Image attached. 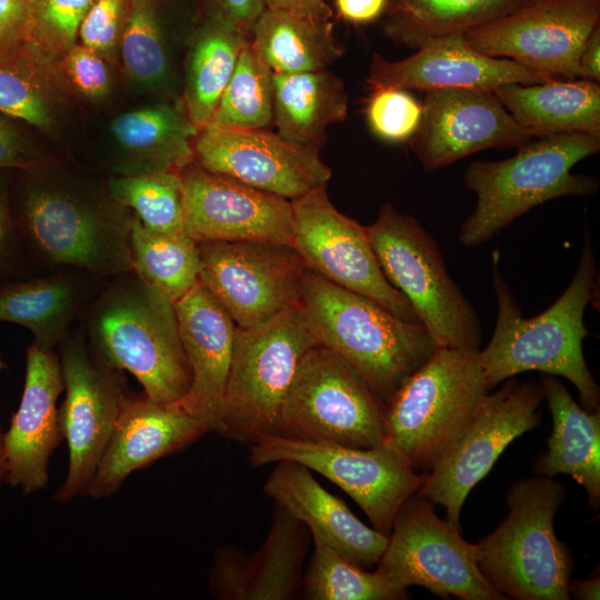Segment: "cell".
<instances>
[{"label":"cell","mask_w":600,"mask_h":600,"mask_svg":"<svg viewBox=\"0 0 600 600\" xmlns=\"http://www.w3.org/2000/svg\"><path fill=\"white\" fill-rule=\"evenodd\" d=\"M499 252L493 253V289L497 302L496 324L488 344L480 350L489 391L500 382L527 371L568 379L578 390L584 409L596 411L600 389L582 351L588 336L583 322L593 298L597 264L589 230L577 269L562 294L543 312L524 317L498 270Z\"/></svg>","instance_id":"cell-1"},{"label":"cell","mask_w":600,"mask_h":600,"mask_svg":"<svg viewBox=\"0 0 600 600\" xmlns=\"http://www.w3.org/2000/svg\"><path fill=\"white\" fill-rule=\"evenodd\" d=\"M87 334L92 353L131 373L151 399L176 403L188 392L191 369L174 302L134 272L117 276L93 302Z\"/></svg>","instance_id":"cell-2"},{"label":"cell","mask_w":600,"mask_h":600,"mask_svg":"<svg viewBox=\"0 0 600 600\" xmlns=\"http://www.w3.org/2000/svg\"><path fill=\"white\" fill-rule=\"evenodd\" d=\"M299 303L317 343L351 364L384 404L437 349L422 323L399 319L308 269Z\"/></svg>","instance_id":"cell-3"},{"label":"cell","mask_w":600,"mask_h":600,"mask_svg":"<svg viewBox=\"0 0 600 600\" xmlns=\"http://www.w3.org/2000/svg\"><path fill=\"white\" fill-rule=\"evenodd\" d=\"M599 151L598 137L560 133L530 140L504 160L471 162L463 184L477 196V203L460 226L459 241L474 248L549 200L596 193L599 179L573 174L571 169Z\"/></svg>","instance_id":"cell-4"},{"label":"cell","mask_w":600,"mask_h":600,"mask_svg":"<svg viewBox=\"0 0 600 600\" xmlns=\"http://www.w3.org/2000/svg\"><path fill=\"white\" fill-rule=\"evenodd\" d=\"M488 393L479 350L437 347L386 404L383 444L429 472L462 437Z\"/></svg>","instance_id":"cell-5"},{"label":"cell","mask_w":600,"mask_h":600,"mask_svg":"<svg viewBox=\"0 0 600 600\" xmlns=\"http://www.w3.org/2000/svg\"><path fill=\"white\" fill-rule=\"evenodd\" d=\"M132 217L111 194L101 199L40 182L23 194L13 221L20 256L26 250L42 262L103 279L132 271Z\"/></svg>","instance_id":"cell-6"},{"label":"cell","mask_w":600,"mask_h":600,"mask_svg":"<svg viewBox=\"0 0 600 600\" xmlns=\"http://www.w3.org/2000/svg\"><path fill=\"white\" fill-rule=\"evenodd\" d=\"M564 498L552 477L514 481L506 493L507 517L476 543L479 570L507 599H570L572 561L553 527Z\"/></svg>","instance_id":"cell-7"},{"label":"cell","mask_w":600,"mask_h":600,"mask_svg":"<svg viewBox=\"0 0 600 600\" xmlns=\"http://www.w3.org/2000/svg\"><path fill=\"white\" fill-rule=\"evenodd\" d=\"M367 232L386 278L410 302L437 347L479 350L480 319L419 221L387 202Z\"/></svg>","instance_id":"cell-8"},{"label":"cell","mask_w":600,"mask_h":600,"mask_svg":"<svg viewBox=\"0 0 600 600\" xmlns=\"http://www.w3.org/2000/svg\"><path fill=\"white\" fill-rule=\"evenodd\" d=\"M314 344L300 303L259 327H237L214 432L241 443L277 434L281 408L298 364Z\"/></svg>","instance_id":"cell-9"},{"label":"cell","mask_w":600,"mask_h":600,"mask_svg":"<svg viewBox=\"0 0 600 600\" xmlns=\"http://www.w3.org/2000/svg\"><path fill=\"white\" fill-rule=\"evenodd\" d=\"M277 434L316 443L379 447L386 438V404L341 356L317 343L298 364Z\"/></svg>","instance_id":"cell-10"},{"label":"cell","mask_w":600,"mask_h":600,"mask_svg":"<svg viewBox=\"0 0 600 600\" xmlns=\"http://www.w3.org/2000/svg\"><path fill=\"white\" fill-rule=\"evenodd\" d=\"M460 530L414 493L400 507L376 570L404 588L423 587L444 599L506 600L479 570L477 544Z\"/></svg>","instance_id":"cell-11"},{"label":"cell","mask_w":600,"mask_h":600,"mask_svg":"<svg viewBox=\"0 0 600 600\" xmlns=\"http://www.w3.org/2000/svg\"><path fill=\"white\" fill-rule=\"evenodd\" d=\"M281 460L301 463L337 484L363 510L372 528L389 536L403 502L417 493L427 472L417 473L389 447L353 448L267 434L250 443L259 467Z\"/></svg>","instance_id":"cell-12"},{"label":"cell","mask_w":600,"mask_h":600,"mask_svg":"<svg viewBox=\"0 0 600 600\" xmlns=\"http://www.w3.org/2000/svg\"><path fill=\"white\" fill-rule=\"evenodd\" d=\"M199 283L240 329L259 327L299 303L303 259L291 244L200 241Z\"/></svg>","instance_id":"cell-13"},{"label":"cell","mask_w":600,"mask_h":600,"mask_svg":"<svg viewBox=\"0 0 600 600\" xmlns=\"http://www.w3.org/2000/svg\"><path fill=\"white\" fill-rule=\"evenodd\" d=\"M58 348L66 391L59 423L69 462L53 499L66 503L84 496L129 392L122 371L98 359L77 332H69Z\"/></svg>","instance_id":"cell-14"},{"label":"cell","mask_w":600,"mask_h":600,"mask_svg":"<svg viewBox=\"0 0 600 600\" xmlns=\"http://www.w3.org/2000/svg\"><path fill=\"white\" fill-rule=\"evenodd\" d=\"M326 189L319 187L291 201L292 246L306 268L368 297L399 319L421 323L407 298L386 278L367 227L341 213Z\"/></svg>","instance_id":"cell-15"},{"label":"cell","mask_w":600,"mask_h":600,"mask_svg":"<svg viewBox=\"0 0 600 600\" xmlns=\"http://www.w3.org/2000/svg\"><path fill=\"white\" fill-rule=\"evenodd\" d=\"M543 399L540 382L507 379L501 389L487 394L462 437L426 473L417 493L442 506L447 520L461 529L460 514L468 494L516 438L539 424L538 408Z\"/></svg>","instance_id":"cell-16"},{"label":"cell","mask_w":600,"mask_h":600,"mask_svg":"<svg viewBox=\"0 0 600 600\" xmlns=\"http://www.w3.org/2000/svg\"><path fill=\"white\" fill-rule=\"evenodd\" d=\"M599 24L600 0H529L463 36L486 56L573 80L587 39Z\"/></svg>","instance_id":"cell-17"},{"label":"cell","mask_w":600,"mask_h":600,"mask_svg":"<svg viewBox=\"0 0 600 600\" xmlns=\"http://www.w3.org/2000/svg\"><path fill=\"white\" fill-rule=\"evenodd\" d=\"M184 232L194 241H262L292 246L291 201L196 161L180 171Z\"/></svg>","instance_id":"cell-18"},{"label":"cell","mask_w":600,"mask_h":600,"mask_svg":"<svg viewBox=\"0 0 600 600\" xmlns=\"http://www.w3.org/2000/svg\"><path fill=\"white\" fill-rule=\"evenodd\" d=\"M194 161L290 201L327 186L330 168L319 149L290 142L268 129L207 126L193 142Z\"/></svg>","instance_id":"cell-19"},{"label":"cell","mask_w":600,"mask_h":600,"mask_svg":"<svg viewBox=\"0 0 600 600\" xmlns=\"http://www.w3.org/2000/svg\"><path fill=\"white\" fill-rule=\"evenodd\" d=\"M421 104V122L409 143L426 171L478 151L519 147L533 138L491 90L432 89L426 91Z\"/></svg>","instance_id":"cell-20"},{"label":"cell","mask_w":600,"mask_h":600,"mask_svg":"<svg viewBox=\"0 0 600 600\" xmlns=\"http://www.w3.org/2000/svg\"><path fill=\"white\" fill-rule=\"evenodd\" d=\"M63 389L59 356L32 341L26 352L22 397L2 434L6 482L24 494L48 483L50 458L63 440L57 407Z\"/></svg>","instance_id":"cell-21"},{"label":"cell","mask_w":600,"mask_h":600,"mask_svg":"<svg viewBox=\"0 0 600 600\" xmlns=\"http://www.w3.org/2000/svg\"><path fill=\"white\" fill-rule=\"evenodd\" d=\"M310 536L303 522L274 503L269 533L258 550L224 546L214 551L209 570L212 598L294 599L301 592Z\"/></svg>","instance_id":"cell-22"},{"label":"cell","mask_w":600,"mask_h":600,"mask_svg":"<svg viewBox=\"0 0 600 600\" xmlns=\"http://www.w3.org/2000/svg\"><path fill=\"white\" fill-rule=\"evenodd\" d=\"M417 49L398 61L374 53L367 84L371 89L478 88L494 91L509 83L533 84L556 79L513 60L486 56L471 48L463 33L429 39Z\"/></svg>","instance_id":"cell-23"},{"label":"cell","mask_w":600,"mask_h":600,"mask_svg":"<svg viewBox=\"0 0 600 600\" xmlns=\"http://www.w3.org/2000/svg\"><path fill=\"white\" fill-rule=\"evenodd\" d=\"M207 432L177 404L156 401L146 393H129L84 496H112L133 471L183 449Z\"/></svg>","instance_id":"cell-24"},{"label":"cell","mask_w":600,"mask_h":600,"mask_svg":"<svg viewBox=\"0 0 600 600\" xmlns=\"http://www.w3.org/2000/svg\"><path fill=\"white\" fill-rule=\"evenodd\" d=\"M179 332L191 369V384L176 402L208 431L218 428L237 326L198 282L176 303Z\"/></svg>","instance_id":"cell-25"},{"label":"cell","mask_w":600,"mask_h":600,"mask_svg":"<svg viewBox=\"0 0 600 600\" xmlns=\"http://www.w3.org/2000/svg\"><path fill=\"white\" fill-rule=\"evenodd\" d=\"M262 490L303 522L312 538L322 540L353 563L369 569L379 562L388 536L359 520L306 466L289 460L276 462Z\"/></svg>","instance_id":"cell-26"},{"label":"cell","mask_w":600,"mask_h":600,"mask_svg":"<svg viewBox=\"0 0 600 600\" xmlns=\"http://www.w3.org/2000/svg\"><path fill=\"white\" fill-rule=\"evenodd\" d=\"M552 416L548 449L534 463L536 474L571 476L580 483L589 504H600V410L581 408L564 384L552 374L540 382Z\"/></svg>","instance_id":"cell-27"},{"label":"cell","mask_w":600,"mask_h":600,"mask_svg":"<svg viewBox=\"0 0 600 600\" xmlns=\"http://www.w3.org/2000/svg\"><path fill=\"white\" fill-rule=\"evenodd\" d=\"M111 133L126 153L119 176L178 171L194 161L199 130L182 103H159L123 112L111 123Z\"/></svg>","instance_id":"cell-28"},{"label":"cell","mask_w":600,"mask_h":600,"mask_svg":"<svg viewBox=\"0 0 600 600\" xmlns=\"http://www.w3.org/2000/svg\"><path fill=\"white\" fill-rule=\"evenodd\" d=\"M514 120L533 138L586 133L600 138V86L590 80L509 83L494 90Z\"/></svg>","instance_id":"cell-29"},{"label":"cell","mask_w":600,"mask_h":600,"mask_svg":"<svg viewBox=\"0 0 600 600\" xmlns=\"http://www.w3.org/2000/svg\"><path fill=\"white\" fill-rule=\"evenodd\" d=\"M81 271L0 283V321L27 328L34 342L54 349L68 336L69 327L90 292L91 279Z\"/></svg>","instance_id":"cell-30"},{"label":"cell","mask_w":600,"mask_h":600,"mask_svg":"<svg viewBox=\"0 0 600 600\" xmlns=\"http://www.w3.org/2000/svg\"><path fill=\"white\" fill-rule=\"evenodd\" d=\"M347 114L344 83L327 69L273 73V122L286 140L320 150L328 127Z\"/></svg>","instance_id":"cell-31"},{"label":"cell","mask_w":600,"mask_h":600,"mask_svg":"<svg viewBox=\"0 0 600 600\" xmlns=\"http://www.w3.org/2000/svg\"><path fill=\"white\" fill-rule=\"evenodd\" d=\"M251 41L273 73L326 70L344 53L329 18L264 8Z\"/></svg>","instance_id":"cell-32"},{"label":"cell","mask_w":600,"mask_h":600,"mask_svg":"<svg viewBox=\"0 0 600 600\" xmlns=\"http://www.w3.org/2000/svg\"><path fill=\"white\" fill-rule=\"evenodd\" d=\"M250 37L211 14L196 33L187 61L182 106L194 127H207Z\"/></svg>","instance_id":"cell-33"},{"label":"cell","mask_w":600,"mask_h":600,"mask_svg":"<svg viewBox=\"0 0 600 600\" xmlns=\"http://www.w3.org/2000/svg\"><path fill=\"white\" fill-rule=\"evenodd\" d=\"M529 0H387L381 29L391 40L418 48L424 41L506 16Z\"/></svg>","instance_id":"cell-34"},{"label":"cell","mask_w":600,"mask_h":600,"mask_svg":"<svg viewBox=\"0 0 600 600\" xmlns=\"http://www.w3.org/2000/svg\"><path fill=\"white\" fill-rule=\"evenodd\" d=\"M56 61L31 42L0 50V112L39 129L54 121Z\"/></svg>","instance_id":"cell-35"},{"label":"cell","mask_w":600,"mask_h":600,"mask_svg":"<svg viewBox=\"0 0 600 600\" xmlns=\"http://www.w3.org/2000/svg\"><path fill=\"white\" fill-rule=\"evenodd\" d=\"M130 257L132 272L174 303L199 282L201 260L197 241L186 233L148 229L134 214Z\"/></svg>","instance_id":"cell-36"},{"label":"cell","mask_w":600,"mask_h":600,"mask_svg":"<svg viewBox=\"0 0 600 600\" xmlns=\"http://www.w3.org/2000/svg\"><path fill=\"white\" fill-rule=\"evenodd\" d=\"M314 548L303 571L301 593L308 600H403L408 588L377 570L353 563L332 547L312 538Z\"/></svg>","instance_id":"cell-37"},{"label":"cell","mask_w":600,"mask_h":600,"mask_svg":"<svg viewBox=\"0 0 600 600\" xmlns=\"http://www.w3.org/2000/svg\"><path fill=\"white\" fill-rule=\"evenodd\" d=\"M272 121L273 72L250 38L208 126L253 130L267 129Z\"/></svg>","instance_id":"cell-38"},{"label":"cell","mask_w":600,"mask_h":600,"mask_svg":"<svg viewBox=\"0 0 600 600\" xmlns=\"http://www.w3.org/2000/svg\"><path fill=\"white\" fill-rule=\"evenodd\" d=\"M111 197L134 216L148 229L183 234V192L180 172L113 176L107 183Z\"/></svg>","instance_id":"cell-39"},{"label":"cell","mask_w":600,"mask_h":600,"mask_svg":"<svg viewBox=\"0 0 600 600\" xmlns=\"http://www.w3.org/2000/svg\"><path fill=\"white\" fill-rule=\"evenodd\" d=\"M119 47L131 79L147 86L164 81L169 62L156 0H127Z\"/></svg>","instance_id":"cell-40"},{"label":"cell","mask_w":600,"mask_h":600,"mask_svg":"<svg viewBox=\"0 0 600 600\" xmlns=\"http://www.w3.org/2000/svg\"><path fill=\"white\" fill-rule=\"evenodd\" d=\"M28 41L59 61L77 44L80 26L94 0H27Z\"/></svg>","instance_id":"cell-41"},{"label":"cell","mask_w":600,"mask_h":600,"mask_svg":"<svg viewBox=\"0 0 600 600\" xmlns=\"http://www.w3.org/2000/svg\"><path fill=\"white\" fill-rule=\"evenodd\" d=\"M371 132L387 142L409 141L422 118V104L406 89H372L366 108Z\"/></svg>","instance_id":"cell-42"},{"label":"cell","mask_w":600,"mask_h":600,"mask_svg":"<svg viewBox=\"0 0 600 600\" xmlns=\"http://www.w3.org/2000/svg\"><path fill=\"white\" fill-rule=\"evenodd\" d=\"M127 0H94L86 14L78 39L104 59H110L119 44Z\"/></svg>","instance_id":"cell-43"},{"label":"cell","mask_w":600,"mask_h":600,"mask_svg":"<svg viewBox=\"0 0 600 600\" xmlns=\"http://www.w3.org/2000/svg\"><path fill=\"white\" fill-rule=\"evenodd\" d=\"M60 69L84 98L98 101L108 94L110 73L106 59L94 50L77 43L60 59Z\"/></svg>","instance_id":"cell-44"},{"label":"cell","mask_w":600,"mask_h":600,"mask_svg":"<svg viewBox=\"0 0 600 600\" xmlns=\"http://www.w3.org/2000/svg\"><path fill=\"white\" fill-rule=\"evenodd\" d=\"M7 118L0 112V170L14 169L27 173L44 170L43 159Z\"/></svg>","instance_id":"cell-45"},{"label":"cell","mask_w":600,"mask_h":600,"mask_svg":"<svg viewBox=\"0 0 600 600\" xmlns=\"http://www.w3.org/2000/svg\"><path fill=\"white\" fill-rule=\"evenodd\" d=\"M27 0H0V50L28 41Z\"/></svg>","instance_id":"cell-46"},{"label":"cell","mask_w":600,"mask_h":600,"mask_svg":"<svg viewBox=\"0 0 600 600\" xmlns=\"http://www.w3.org/2000/svg\"><path fill=\"white\" fill-rule=\"evenodd\" d=\"M209 3L211 14L233 23L250 38L256 21L266 8L263 0H209Z\"/></svg>","instance_id":"cell-47"},{"label":"cell","mask_w":600,"mask_h":600,"mask_svg":"<svg viewBox=\"0 0 600 600\" xmlns=\"http://www.w3.org/2000/svg\"><path fill=\"white\" fill-rule=\"evenodd\" d=\"M19 256L20 247L7 186L0 178V272L10 269Z\"/></svg>","instance_id":"cell-48"},{"label":"cell","mask_w":600,"mask_h":600,"mask_svg":"<svg viewBox=\"0 0 600 600\" xmlns=\"http://www.w3.org/2000/svg\"><path fill=\"white\" fill-rule=\"evenodd\" d=\"M338 13L348 22L366 24L382 17L387 0H334Z\"/></svg>","instance_id":"cell-49"},{"label":"cell","mask_w":600,"mask_h":600,"mask_svg":"<svg viewBox=\"0 0 600 600\" xmlns=\"http://www.w3.org/2000/svg\"><path fill=\"white\" fill-rule=\"evenodd\" d=\"M600 24L590 33L579 59L578 77L600 81Z\"/></svg>","instance_id":"cell-50"},{"label":"cell","mask_w":600,"mask_h":600,"mask_svg":"<svg viewBox=\"0 0 600 600\" xmlns=\"http://www.w3.org/2000/svg\"><path fill=\"white\" fill-rule=\"evenodd\" d=\"M266 8L287 9L302 14L329 18L332 14L324 0H263Z\"/></svg>","instance_id":"cell-51"},{"label":"cell","mask_w":600,"mask_h":600,"mask_svg":"<svg viewBox=\"0 0 600 600\" xmlns=\"http://www.w3.org/2000/svg\"><path fill=\"white\" fill-rule=\"evenodd\" d=\"M568 591L570 596L579 600H598L600 598V578L570 580Z\"/></svg>","instance_id":"cell-52"},{"label":"cell","mask_w":600,"mask_h":600,"mask_svg":"<svg viewBox=\"0 0 600 600\" xmlns=\"http://www.w3.org/2000/svg\"><path fill=\"white\" fill-rule=\"evenodd\" d=\"M2 434L3 432L0 427V486L3 481H6V474H7V461L4 457Z\"/></svg>","instance_id":"cell-53"},{"label":"cell","mask_w":600,"mask_h":600,"mask_svg":"<svg viewBox=\"0 0 600 600\" xmlns=\"http://www.w3.org/2000/svg\"><path fill=\"white\" fill-rule=\"evenodd\" d=\"M7 368V363L3 360L2 353L0 351V371Z\"/></svg>","instance_id":"cell-54"}]
</instances>
